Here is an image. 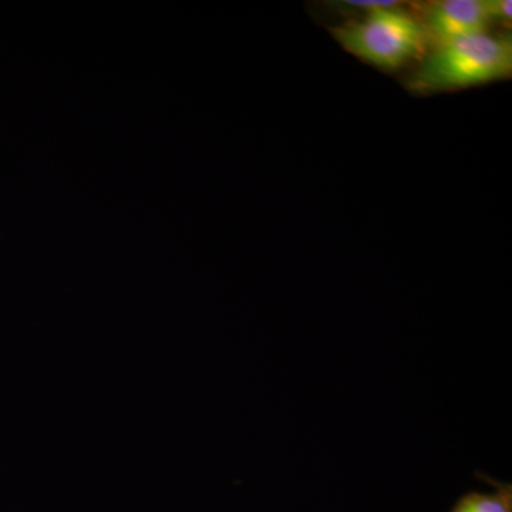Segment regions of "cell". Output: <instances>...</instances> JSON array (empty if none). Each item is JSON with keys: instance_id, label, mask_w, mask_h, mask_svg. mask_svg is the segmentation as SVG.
I'll return each mask as SVG.
<instances>
[{"instance_id": "obj_5", "label": "cell", "mask_w": 512, "mask_h": 512, "mask_svg": "<svg viewBox=\"0 0 512 512\" xmlns=\"http://www.w3.org/2000/svg\"><path fill=\"white\" fill-rule=\"evenodd\" d=\"M491 22L510 23L512 19L511 0H485Z\"/></svg>"}, {"instance_id": "obj_4", "label": "cell", "mask_w": 512, "mask_h": 512, "mask_svg": "<svg viewBox=\"0 0 512 512\" xmlns=\"http://www.w3.org/2000/svg\"><path fill=\"white\" fill-rule=\"evenodd\" d=\"M481 481L491 485L490 493L471 490L461 495L450 512H512V484L477 473Z\"/></svg>"}, {"instance_id": "obj_1", "label": "cell", "mask_w": 512, "mask_h": 512, "mask_svg": "<svg viewBox=\"0 0 512 512\" xmlns=\"http://www.w3.org/2000/svg\"><path fill=\"white\" fill-rule=\"evenodd\" d=\"M511 72V40L483 33L443 43L427 53L407 87L419 94L454 92L507 79Z\"/></svg>"}, {"instance_id": "obj_2", "label": "cell", "mask_w": 512, "mask_h": 512, "mask_svg": "<svg viewBox=\"0 0 512 512\" xmlns=\"http://www.w3.org/2000/svg\"><path fill=\"white\" fill-rule=\"evenodd\" d=\"M332 35L350 55L386 72L420 62L431 43L423 22L400 6L370 10L362 19L333 28Z\"/></svg>"}, {"instance_id": "obj_6", "label": "cell", "mask_w": 512, "mask_h": 512, "mask_svg": "<svg viewBox=\"0 0 512 512\" xmlns=\"http://www.w3.org/2000/svg\"><path fill=\"white\" fill-rule=\"evenodd\" d=\"M339 5L349 9H362L370 12V10L375 9L394 8V6L402 5V2H396V0H349V2L339 3Z\"/></svg>"}, {"instance_id": "obj_3", "label": "cell", "mask_w": 512, "mask_h": 512, "mask_svg": "<svg viewBox=\"0 0 512 512\" xmlns=\"http://www.w3.org/2000/svg\"><path fill=\"white\" fill-rule=\"evenodd\" d=\"M424 28L439 45L483 35L493 25L485 0H440L430 3L424 15Z\"/></svg>"}]
</instances>
